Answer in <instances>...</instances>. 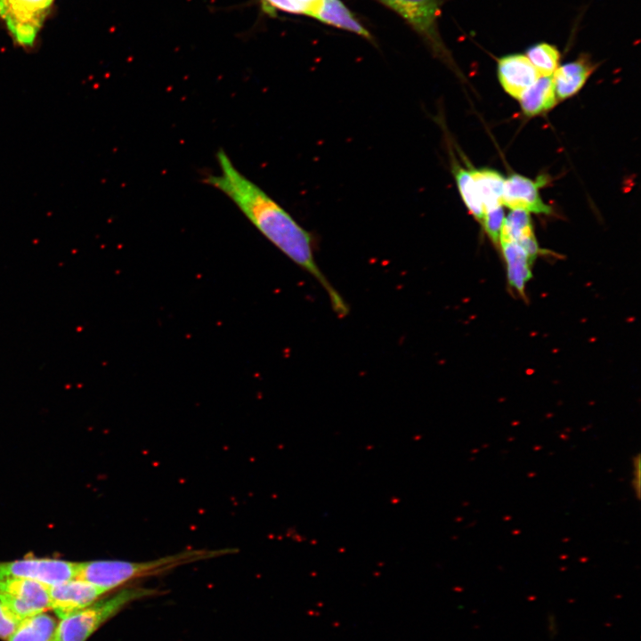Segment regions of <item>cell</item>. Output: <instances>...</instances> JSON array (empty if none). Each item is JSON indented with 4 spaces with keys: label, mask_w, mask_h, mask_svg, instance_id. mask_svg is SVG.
I'll return each instance as SVG.
<instances>
[{
    "label": "cell",
    "mask_w": 641,
    "mask_h": 641,
    "mask_svg": "<svg viewBox=\"0 0 641 641\" xmlns=\"http://www.w3.org/2000/svg\"><path fill=\"white\" fill-rule=\"evenodd\" d=\"M216 158L220 173L207 176L204 182L230 198L268 240L321 285L338 317L346 316L347 304L317 264L312 234L241 174L223 150L217 151Z\"/></svg>",
    "instance_id": "cell-1"
},
{
    "label": "cell",
    "mask_w": 641,
    "mask_h": 641,
    "mask_svg": "<svg viewBox=\"0 0 641 641\" xmlns=\"http://www.w3.org/2000/svg\"><path fill=\"white\" fill-rule=\"evenodd\" d=\"M232 553V548L186 549L143 562L93 560L77 563L76 578L107 592L136 579L159 575L184 564Z\"/></svg>",
    "instance_id": "cell-2"
},
{
    "label": "cell",
    "mask_w": 641,
    "mask_h": 641,
    "mask_svg": "<svg viewBox=\"0 0 641 641\" xmlns=\"http://www.w3.org/2000/svg\"><path fill=\"white\" fill-rule=\"evenodd\" d=\"M159 593L161 592L155 588H125L62 619L57 625L53 638L55 641H85L104 622L130 603Z\"/></svg>",
    "instance_id": "cell-3"
},
{
    "label": "cell",
    "mask_w": 641,
    "mask_h": 641,
    "mask_svg": "<svg viewBox=\"0 0 641 641\" xmlns=\"http://www.w3.org/2000/svg\"><path fill=\"white\" fill-rule=\"evenodd\" d=\"M402 16L428 45L433 53L449 61L438 30V18L444 0H378Z\"/></svg>",
    "instance_id": "cell-4"
},
{
    "label": "cell",
    "mask_w": 641,
    "mask_h": 641,
    "mask_svg": "<svg viewBox=\"0 0 641 641\" xmlns=\"http://www.w3.org/2000/svg\"><path fill=\"white\" fill-rule=\"evenodd\" d=\"M53 0H0V17L15 42L33 46Z\"/></svg>",
    "instance_id": "cell-5"
},
{
    "label": "cell",
    "mask_w": 641,
    "mask_h": 641,
    "mask_svg": "<svg viewBox=\"0 0 641 641\" xmlns=\"http://www.w3.org/2000/svg\"><path fill=\"white\" fill-rule=\"evenodd\" d=\"M77 563L56 558L25 557L1 562L0 580L27 579L45 586H53L76 578Z\"/></svg>",
    "instance_id": "cell-6"
},
{
    "label": "cell",
    "mask_w": 641,
    "mask_h": 641,
    "mask_svg": "<svg viewBox=\"0 0 641 641\" xmlns=\"http://www.w3.org/2000/svg\"><path fill=\"white\" fill-rule=\"evenodd\" d=\"M0 602L23 620L50 609L48 586L27 579H3Z\"/></svg>",
    "instance_id": "cell-7"
},
{
    "label": "cell",
    "mask_w": 641,
    "mask_h": 641,
    "mask_svg": "<svg viewBox=\"0 0 641 641\" xmlns=\"http://www.w3.org/2000/svg\"><path fill=\"white\" fill-rule=\"evenodd\" d=\"M48 592L50 609L61 620L91 605L106 593L96 586L77 578L50 586Z\"/></svg>",
    "instance_id": "cell-8"
},
{
    "label": "cell",
    "mask_w": 641,
    "mask_h": 641,
    "mask_svg": "<svg viewBox=\"0 0 641 641\" xmlns=\"http://www.w3.org/2000/svg\"><path fill=\"white\" fill-rule=\"evenodd\" d=\"M541 182H534L520 174H511L504 182L502 205L513 209L548 215L549 206L540 196Z\"/></svg>",
    "instance_id": "cell-9"
},
{
    "label": "cell",
    "mask_w": 641,
    "mask_h": 641,
    "mask_svg": "<svg viewBox=\"0 0 641 641\" xmlns=\"http://www.w3.org/2000/svg\"><path fill=\"white\" fill-rule=\"evenodd\" d=\"M498 76L504 90L516 99L540 77L523 54L500 58L498 61Z\"/></svg>",
    "instance_id": "cell-10"
},
{
    "label": "cell",
    "mask_w": 641,
    "mask_h": 641,
    "mask_svg": "<svg viewBox=\"0 0 641 641\" xmlns=\"http://www.w3.org/2000/svg\"><path fill=\"white\" fill-rule=\"evenodd\" d=\"M305 15L323 23L355 33L364 38L371 39L370 33L359 22L341 0H315L310 4Z\"/></svg>",
    "instance_id": "cell-11"
},
{
    "label": "cell",
    "mask_w": 641,
    "mask_h": 641,
    "mask_svg": "<svg viewBox=\"0 0 641 641\" xmlns=\"http://www.w3.org/2000/svg\"><path fill=\"white\" fill-rule=\"evenodd\" d=\"M593 69V64L588 57H580L557 67L552 75L556 96L564 100L579 92Z\"/></svg>",
    "instance_id": "cell-12"
},
{
    "label": "cell",
    "mask_w": 641,
    "mask_h": 641,
    "mask_svg": "<svg viewBox=\"0 0 641 641\" xmlns=\"http://www.w3.org/2000/svg\"><path fill=\"white\" fill-rule=\"evenodd\" d=\"M507 263V277L510 285L523 293L524 287L531 277V264L533 262L524 248L515 241H499Z\"/></svg>",
    "instance_id": "cell-13"
},
{
    "label": "cell",
    "mask_w": 641,
    "mask_h": 641,
    "mask_svg": "<svg viewBox=\"0 0 641 641\" xmlns=\"http://www.w3.org/2000/svg\"><path fill=\"white\" fill-rule=\"evenodd\" d=\"M523 111L527 116H535L553 108L556 96L552 76L539 77L519 98Z\"/></svg>",
    "instance_id": "cell-14"
},
{
    "label": "cell",
    "mask_w": 641,
    "mask_h": 641,
    "mask_svg": "<svg viewBox=\"0 0 641 641\" xmlns=\"http://www.w3.org/2000/svg\"><path fill=\"white\" fill-rule=\"evenodd\" d=\"M470 174L476 185L484 212L502 206L504 177L490 169H471Z\"/></svg>",
    "instance_id": "cell-15"
},
{
    "label": "cell",
    "mask_w": 641,
    "mask_h": 641,
    "mask_svg": "<svg viewBox=\"0 0 641 641\" xmlns=\"http://www.w3.org/2000/svg\"><path fill=\"white\" fill-rule=\"evenodd\" d=\"M57 624L44 613L23 619L7 641H51Z\"/></svg>",
    "instance_id": "cell-16"
},
{
    "label": "cell",
    "mask_w": 641,
    "mask_h": 641,
    "mask_svg": "<svg viewBox=\"0 0 641 641\" xmlns=\"http://www.w3.org/2000/svg\"><path fill=\"white\" fill-rule=\"evenodd\" d=\"M452 172L459 194L466 207L479 222H483L484 210L469 168L461 166L454 159L452 162Z\"/></svg>",
    "instance_id": "cell-17"
},
{
    "label": "cell",
    "mask_w": 641,
    "mask_h": 641,
    "mask_svg": "<svg viewBox=\"0 0 641 641\" xmlns=\"http://www.w3.org/2000/svg\"><path fill=\"white\" fill-rule=\"evenodd\" d=\"M540 77L552 76L558 67L560 53L557 48L548 43L531 46L525 55Z\"/></svg>",
    "instance_id": "cell-18"
},
{
    "label": "cell",
    "mask_w": 641,
    "mask_h": 641,
    "mask_svg": "<svg viewBox=\"0 0 641 641\" xmlns=\"http://www.w3.org/2000/svg\"><path fill=\"white\" fill-rule=\"evenodd\" d=\"M533 235L529 212L521 209H513L507 216L504 218L499 241L501 239L519 241Z\"/></svg>",
    "instance_id": "cell-19"
},
{
    "label": "cell",
    "mask_w": 641,
    "mask_h": 641,
    "mask_svg": "<svg viewBox=\"0 0 641 641\" xmlns=\"http://www.w3.org/2000/svg\"><path fill=\"white\" fill-rule=\"evenodd\" d=\"M313 1L315 0H261L264 11L269 14H275L276 10L305 14Z\"/></svg>",
    "instance_id": "cell-20"
},
{
    "label": "cell",
    "mask_w": 641,
    "mask_h": 641,
    "mask_svg": "<svg viewBox=\"0 0 641 641\" xmlns=\"http://www.w3.org/2000/svg\"><path fill=\"white\" fill-rule=\"evenodd\" d=\"M504 218L502 206L484 212L482 223L485 231L495 243L499 242Z\"/></svg>",
    "instance_id": "cell-21"
},
{
    "label": "cell",
    "mask_w": 641,
    "mask_h": 641,
    "mask_svg": "<svg viewBox=\"0 0 641 641\" xmlns=\"http://www.w3.org/2000/svg\"><path fill=\"white\" fill-rule=\"evenodd\" d=\"M22 620L0 602V638L8 640Z\"/></svg>",
    "instance_id": "cell-22"
},
{
    "label": "cell",
    "mask_w": 641,
    "mask_h": 641,
    "mask_svg": "<svg viewBox=\"0 0 641 641\" xmlns=\"http://www.w3.org/2000/svg\"><path fill=\"white\" fill-rule=\"evenodd\" d=\"M51 641H55V640H54L53 638H52V640H51Z\"/></svg>",
    "instance_id": "cell-23"
}]
</instances>
